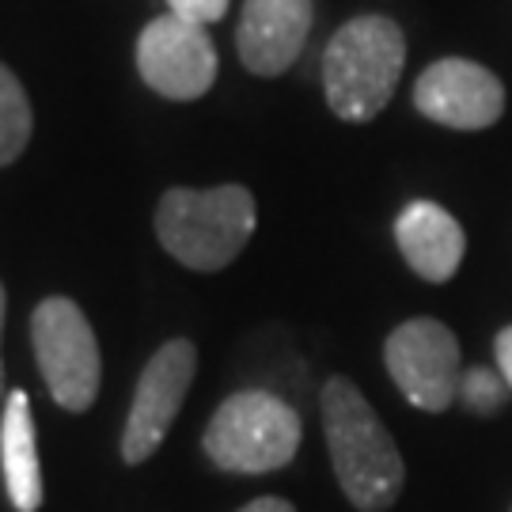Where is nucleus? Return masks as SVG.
<instances>
[{
  "instance_id": "1",
  "label": "nucleus",
  "mask_w": 512,
  "mask_h": 512,
  "mask_svg": "<svg viewBox=\"0 0 512 512\" xmlns=\"http://www.w3.org/2000/svg\"><path fill=\"white\" fill-rule=\"evenodd\" d=\"M334 478L357 512H387L406 486V463L395 437L372 410L361 387L330 376L319 395Z\"/></svg>"
},
{
  "instance_id": "2",
  "label": "nucleus",
  "mask_w": 512,
  "mask_h": 512,
  "mask_svg": "<svg viewBox=\"0 0 512 512\" xmlns=\"http://www.w3.org/2000/svg\"><path fill=\"white\" fill-rule=\"evenodd\" d=\"M258 224L255 194L247 186H175L156 205V239L175 262L198 274L232 266L251 243Z\"/></svg>"
},
{
  "instance_id": "3",
  "label": "nucleus",
  "mask_w": 512,
  "mask_h": 512,
  "mask_svg": "<svg viewBox=\"0 0 512 512\" xmlns=\"http://www.w3.org/2000/svg\"><path fill=\"white\" fill-rule=\"evenodd\" d=\"M406 65V35L395 19L357 16L342 23L323 54L327 107L353 126L372 122L391 103Z\"/></svg>"
},
{
  "instance_id": "4",
  "label": "nucleus",
  "mask_w": 512,
  "mask_h": 512,
  "mask_svg": "<svg viewBox=\"0 0 512 512\" xmlns=\"http://www.w3.org/2000/svg\"><path fill=\"white\" fill-rule=\"evenodd\" d=\"M300 437V414L285 399L274 391H239L209 418L202 448L220 471L270 475L293 463Z\"/></svg>"
},
{
  "instance_id": "5",
  "label": "nucleus",
  "mask_w": 512,
  "mask_h": 512,
  "mask_svg": "<svg viewBox=\"0 0 512 512\" xmlns=\"http://www.w3.org/2000/svg\"><path fill=\"white\" fill-rule=\"evenodd\" d=\"M31 346L50 399L73 414L92 410L103 384V357L80 304L69 296H46L31 315Z\"/></svg>"
},
{
  "instance_id": "6",
  "label": "nucleus",
  "mask_w": 512,
  "mask_h": 512,
  "mask_svg": "<svg viewBox=\"0 0 512 512\" xmlns=\"http://www.w3.org/2000/svg\"><path fill=\"white\" fill-rule=\"evenodd\" d=\"M384 365L406 403L425 414H444L459 399V342L440 319L418 315L399 323L384 342Z\"/></svg>"
},
{
  "instance_id": "7",
  "label": "nucleus",
  "mask_w": 512,
  "mask_h": 512,
  "mask_svg": "<svg viewBox=\"0 0 512 512\" xmlns=\"http://www.w3.org/2000/svg\"><path fill=\"white\" fill-rule=\"evenodd\" d=\"M194 372H198V349L190 338H171L148 357L129 403L126 429H122V459L129 467L156 456V448L164 444L183 410Z\"/></svg>"
},
{
  "instance_id": "8",
  "label": "nucleus",
  "mask_w": 512,
  "mask_h": 512,
  "mask_svg": "<svg viewBox=\"0 0 512 512\" xmlns=\"http://www.w3.org/2000/svg\"><path fill=\"white\" fill-rule=\"evenodd\" d=\"M137 73L164 99H202L217 80V46L202 23L167 12L152 19L137 38Z\"/></svg>"
},
{
  "instance_id": "9",
  "label": "nucleus",
  "mask_w": 512,
  "mask_h": 512,
  "mask_svg": "<svg viewBox=\"0 0 512 512\" xmlns=\"http://www.w3.org/2000/svg\"><path fill=\"white\" fill-rule=\"evenodd\" d=\"M421 118L448 129H490L505 114V84L467 57H440L414 84Z\"/></svg>"
},
{
  "instance_id": "10",
  "label": "nucleus",
  "mask_w": 512,
  "mask_h": 512,
  "mask_svg": "<svg viewBox=\"0 0 512 512\" xmlns=\"http://www.w3.org/2000/svg\"><path fill=\"white\" fill-rule=\"evenodd\" d=\"M311 19V0H243L236 31L243 69L255 76H281L304 54Z\"/></svg>"
},
{
  "instance_id": "11",
  "label": "nucleus",
  "mask_w": 512,
  "mask_h": 512,
  "mask_svg": "<svg viewBox=\"0 0 512 512\" xmlns=\"http://www.w3.org/2000/svg\"><path fill=\"white\" fill-rule=\"evenodd\" d=\"M395 243L403 251L406 266L421 281H433V285L452 281L467 255V236H463L459 220L437 202L406 205L395 220Z\"/></svg>"
},
{
  "instance_id": "12",
  "label": "nucleus",
  "mask_w": 512,
  "mask_h": 512,
  "mask_svg": "<svg viewBox=\"0 0 512 512\" xmlns=\"http://www.w3.org/2000/svg\"><path fill=\"white\" fill-rule=\"evenodd\" d=\"M0 467H4V486L8 501L16 512L42 509V463H38V437L35 418H31V399L27 391H12L4 403V421H0Z\"/></svg>"
},
{
  "instance_id": "13",
  "label": "nucleus",
  "mask_w": 512,
  "mask_h": 512,
  "mask_svg": "<svg viewBox=\"0 0 512 512\" xmlns=\"http://www.w3.org/2000/svg\"><path fill=\"white\" fill-rule=\"evenodd\" d=\"M27 141H31V103L19 76L8 65H0V167L19 160Z\"/></svg>"
},
{
  "instance_id": "14",
  "label": "nucleus",
  "mask_w": 512,
  "mask_h": 512,
  "mask_svg": "<svg viewBox=\"0 0 512 512\" xmlns=\"http://www.w3.org/2000/svg\"><path fill=\"white\" fill-rule=\"evenodd\" d=\"M505 399H509V384H505V376L497 368L478 365L463 372V380H459V403L467 406L471 414L490 418V414H497L505 406Z\"/></svg>"
},
{
  "instance_id": "15",
  "label": "nucleus",
  "mask_w": 512,
  "mask_h": 512,
  "mask_svg": "<svg viewBox=\"0 0 512 512\" xmlns=\"http://www.w3.org/2000/svg\"><path fill=\"white\" fill-rule=\"evenodd\" d=\"M167 12H171V16L190 19V23H202V27H209V23L224 19V12H228V0H167Z\"/></svg>"
},
{
  "instance_id": "16",
  "label": "nucleus",
  "mask_w": 512,
  "mask_h": 512,
  "mask_svg": "<svg viewBox=\"0 0 512 512\" xmlns=\"http://www.w3.org/2000/svg\"><path fill=\"white\" fill-rule=\"evenodd\" d=\"M494 357H497V372L505 376V384H509V391H512V327L497 330Z\"/></svg>"
},
{
  "instance_id": "17",
  "label": "nucleus",
  "mask_w": 512,
  "mask_h": 512,
  "mask_svg": "<svg viewBox=\"0 0 512 512\" xmlns=\"http://www.w3.org/2000/svg\"><path fill=\"white\" fill-rule=\"evenodd\" d=\"M239 512H296L285 497H255V501H247Z\"/></svg>"
},
{
  "instance_id": "18",
  "label": "nucleus",
  "mask_w": 512,
  "mask_h": 512,
  "mask_svg": "<svg viewBox=\"0 0 512 512\" xmlns=\"http://www.w3.org/2000/svg\"><path fill=\"white\" fill-rule=\"evenodd\" d=\"M4 308H8V296H4V285H0V330H4Z\"/></svg>"
}]
</instances>
